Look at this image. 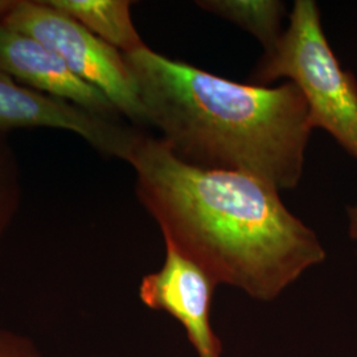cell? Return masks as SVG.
Returning <instances> with one entry per match:
<instances>
[{"mask_svg": "<svg viewBox=\"0 0 357 357\" xmlns=\"http://www.w3.org/2000/svg\"><path fill=\"white\" fill-rule=\"evenodd\" d=\"M91 357H94V356H91Z\"/></svg>", "mask_w": 357, "mask_h": 357, "instance_id": "5bb4252c", "label": "cell"}, {"mask_svg": "<svg viewBox=\"0 0 357 357\" xmlns=\"http://www.w3.org/2000/svg\"><path fill=\"white\" fill-rule=\"evenodd\" d=\"M125 162L166 245L218 284L271 302L326 259L319 237L280 191L250 175L188 166L159 137L138 131Z\"/></svg>", "mask_w": 357, "mask_h": 357, "instance_id": "6da1fadb", "label": "cell"}, {"mask_svg": "<svg viewBox=\"0 0 357 357\" xmlns=\"http://www.w3.org/2000/svg\"><path fill=\"white\" fill-rule=\"evenodd\" d=\"M15 0H0V23L7 13L13 8Z\"/></svg>", "mask_w": 357, "mask_h": 357, "instance_id": "4fadbf2b", "label": "cell"}, {"mask_svg": "<svg viewBox=\"0 0 357 357\" xmlns=\"http://www.w3.org/2000/svg\"><path fill=\"white\" fill-rule=\"evenodd\" d=\"M347 218H348V234L352 240L357 241V205L347 206Z\"/></svg>", "mask_w": 357, "mask_h": 357, "instance_id": "7c38bea8", "label": "cell"}, {"mask_svg": "<svg viewBox=\"0 0 357 357\" xmlns=\"http://www.w3.org/2000/svg\"><path fill=\"white\" fill-rule=\"evenodd\" d=\"M1 24L36 38L63 59L69 69L105 94L118 113L147 125L125 56L45 0H15Z\"/></svg>", "mask_w": 357, "mask_h": 357, "instance_id": "277c9868", "label": "cell"}, {"mask_svg": "<svg viewBox=\"0 0 357 357\" xmlns=\"http://www.w3.org/2000/svg\"><path fill=\"white\" fill-rule=\"evenodd\" d=\"M20 202L19 167L7 131L0 130V234L11 222Z\"/></svg>", "mask_w": 357, "mask_h": 357, "instance_id": "30bf717a", "label": "cell"}, {"mask_svg": "<svg viewBox=\"0 0 357 357\" xmlns=\"http://www.w3.org/2000/svg\"><path fill=\"white\" fill-rule=\"evenodd\" d=\"M123 56L146 123L178 160L246 174L278 191L299 184L314 128L295 84L233 82L147 45Z\"/></svg>", "mask_w": 357, "mask_h": 357, "instance_id": "7a4b0ae2", "label": "cell"}, {"mask_svg": "<svg viewBox=\"0 0 357 357\" xmlns=\"http://www.w3.org/2000/svg\"><path fill=\"white\" fill-rule=\"evenodd\" d=\"M287 78L302 91L312 128L326 130L357 160V81L324 35L318 4L296 0L287 29L255 66L250 84Z\"/></svg>", "mask_w": 357, "mask_h": 357, "instance_id": "3957f363", "label": "cell"}, {"mask_svg": "<svg viewBox=\"0 0 357 357\" xmlns=\"http://www.w3.org/2000/svg\"><path fill=\"white\" fill-rule=\"evenodd\" d=\"M50 128L66 130L100 153L125 159L139 130L93 114L82 107L20 85L0 70V130Z\"/></svg>", "mask_w": 357, "mask_h": 357, "instance_id": "5b68a950", "label": "cell"}, {"mask_svg": "<svg viewBox=\"0 0 357 357\" xmlns=\"http://www.w3.org/2000/svg\"><path fill=\"white\" fill-rule=\"evenodd\" d=\"M215 287L202 268L166 245L165 264L142 280L139 298L149 308L178 320L197 356L221 357L222 345L211 324Z\"/></svg>", "mask_w": 357, "mask_h": 357, "instance_id": "8992f818", "label": "cell"}, {"mask_svg": "<svg viewBox=\"0 0 357 357\" xmlns=\"http://www.w3.org/2000/svg\"><path fill=\"white\" fill-rule=\"evenodd\" d=\"M0 70L29 89L118 121L121 114L98 89L77 77L54 52L36 38L0 23Z\"/></svg>", "mask_w": 357, "mask_h": 357, "instance_id": "52a82bcc", "label": "cell"}, {"mask_svg": "<svg viewBox=\"0 0 357 357\" xmlns=\"http://www.w3.org/2000/svg\"><path fill=\"white\" fill-rule=\"evenodd\" d=\"M197 4L209 13L228 19L255 35L265 52L274 47L283 33L284 6L275 0H205Z\"/></svg>", "mask_w": 357, "mask_h": 357, "instance_id": "9c48e42d", "label": "cell"}, {"mask_svg": "<svg viewBox=\"0 0 357 357\" xmlns=\"http://www.w3.org/2000/svg\"><path fill=\"white\" fill-rule=\"evenodd\" d=\"M122 53L146 47L131 20L128 0H45Z\"/></svg>", "mask_w": 357, "mask_h": 357, "instance_id": "ba28073f", "label": "cell"}, {"mask_svg": "<svg viewBox=\"0 0 357 357\" xmlns=\"http://www.w3.org/2000/svg\"><path fill=\"white\" fill-rule=\"evenodd\" d=\"M0 357H44L38 347L23 335L0 328Z\"/></svg>", "mask_w": 357, "mask_h": 357, "instance_id": "8fae6325", "label": "cell"}]
</instances>
